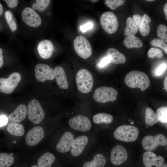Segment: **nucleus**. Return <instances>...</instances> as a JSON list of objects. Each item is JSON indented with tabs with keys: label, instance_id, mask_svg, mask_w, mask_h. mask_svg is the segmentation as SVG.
<instances>
[{
	"label": "nucleus",
	"instance_id": "f257e3e1",
	"mask_svg": "<svg viewBox=\"0 0 167 167\" xmlns=\"http://www.w3.org/2000/svg\"><path fill=\"white\" fill-rule=\"evenodd\" d=\"M124 82L131 88H138L142 91L147 89L150 84L148 77L144 72L138 71H133L126 76Z\"/></svg>",
	"mask_w": 167,
	"mask_h": 167
},
{
	"label": "nucleus",
	"instance_id": "f03ea898",
	"mask_svg": "<svg viewBox=\"0 0 167 167\" xmlns=\"http://www.w3.org/2000/svg\"><path fill=\"white\" fill-rule=\"evenodd\" d=\"M76 82L78 90L83 93H87L92 90L93 78L91 73L87 70L81 69L77 73Z\"/></svg>",
	"mask_w": 167,
	"mask_h": 167
},
{
	"label": "nucleus",
	"instance_id": "7ed1b4c3",
	"mask_svg": "<svg viewBox=\"0 0 167 167\" xmlns=\"http://www.w3.org/2000/svg\"><path fill=\"white\" fill-rule=\"evenodd\" d=\"M139 130L136 127L131 125H124L117 128L113 135L117 139L124 142H133L138 138Z\"/></svg>",
	"mask_w": 167,
	"mask_h": 167
},
{
	"label": "nucleus",
	"instance_id": "20e7f679",
	"mask_svg": "<svg viewBox=\"0 0 167 167\" xmlns=\"http://www.w3.org/2000/svg\"><path fill=\"white\" fill-rule=\"evenodd\" d=\"M118 94L117 91L114 88L102 86L95 90L93 97L97 102L105 103L115 101L117 99Z\"/></svg>",
	"mask_w": 167,
	"mask_h": 167
},
{
	"label": "nucleus",
	"instance_id": "39448f33",
	"mask_svg": "<svg viewBox=\"0 0 167 167\" xmlns=\"http://www.w3.org/2000/svg\"><path fill=\"white\" fill-rule=\"evenodd\" d=\"M27 110L28 119L34 124H39L45 118L44 111L40 103L36 99L29 102Z\"/></svg>",
	"mask_w": 167,
	"mask_h": 167
},
{
	"label": "nucleus",
	"instance_id": "423d86ee",
	"mask_svg": "<svg viewBox=\"0 0 167 167\" xmlns=\"http://www.w3.org/2000/svg\"><path fill=\"white\" fill-rule=\"evenodd\" d=\"M73 46L76 53L82 58L87 59L91 55L92 51L91 44L83 36L79 35L75 37Z\"/></svg>",
	"mask_w": 167,
	"mask_h": 167
},
{
	"label": "nucleus",
	"instance_id": "0eeeda50",
	"mask_svg": "<svg viewBox=\"0 0 167 167\" xmlns=\"http://www.w3.org/2000/svg\"><path fill=\"white\" fill-rule=\"evenodd\" d=\"M21 79L20 74L15 72L10 74L7 78H0V92L6 94L11 93L17 87Z\"/></svg>",
	"mask_w": 167,
	"mask_h": 167
},
{
	"label": "nucleus",
	"instance_id": "6e6552de",
	"mask_svg": "<svg viewBox=\"0 0 167 167\" xmlns=\"http://www.w3.org/2000/svg\"><path fill=\"white\" fill-rule=\"evenodd\" d=\"M101 25L103 29L109 34H113L117 30L118 26L117 18L113 12H104L100 18Z\"/></svg>",
	"mask_w": 167,
	"mask_h": 167
},
{
	"label": "nucleus",
	"instance_id": "1a4fd4ad",
	"mask_svg": "<svg viewBox=\"0 0 167 167\" xmlns=\"http://www.w3.org/2000/svg\"><path fill=\"white\" fill-rule=\"evenodd\" d=\"M143 148L147 151L154 150L159 145L165 146L167 144V139L163 135L159 134L155 136L147 135L142 141Z\"/></svg>",
	"mask_w": 167,
	"mask_h": 167
},
{
	"label": "nucleus",
	"instance_id": "9d476101",
	"mask_svg": "<svg viewBox=\"0 0 167 167\" xmlns=\"http://www.w3.org/2000/svg\"><path fill=\"white\" fill-rule=\"evenodd\" d=\"M21 16L24 23L30 27L37 28L41 24V19L40 15L30 7H26L23 10Z\"/></svg>",
	"mask_w": 167,
	"mask_h": 167
},
{
	"label": "nucleus",
	"instance_id": "9b49d317",
	"mask_svg": "<svg viewBox=\"0 0 167 167\" xmlns=\"http://www.w3.org/2000/svg\"><path fill=\"white\" fill-rule=\"evenodd\" d=\"M34 71L36 79L41 82L55 79L54 70L47 64H37L35 66Z\"/></svg>",
	"mask_w": 167,
	"mask_h": 167
},
{
	"label": "nucleus",
	"instance_id": "f8f14e48",
	"mask_svg": "<svg viewBox=\"0 0 167 167\" xmlns=\"http://www.w3.org/2000/svg\"><path fill=\"white\" fill-rule=\"evenodd\" d=\"M70 126L75 130L86 132L92 127V123L87 117L79 115L71 118L68 121Z\"/></svg>",
	"mask_w": 167,
	"mask_h": 167
},
{
	"label": "nucleus",
	"instance_id": "ddd939ff",
	"mask_svg": "<svg viewBox=\"0 0 167 167\" xmlns=\"http://www.w3.org/2000/svg\"><path fill=\"white\" fill-rule=\"evenodd\" d=\"M45 133L43 128L36 126L30 129L25 137L26 143L28 145L33 146L38 144L43 138Z\"/></svg>",
	"mask_w": 167,
	"mask_h": 167
},
{
	"label": "nucleus",
	"instance_id": "4468645a",
	"mask_svg": "<svg viewBox=\"0 0 167 167\" xmlns=\"http://www.w3.org/2000/svg\"><path fill=\"white\" fill-rule=\"evenodd\" d=\"M128 158L126 150L122 146L117 145L112 149L110 154V160L115 165H120L125 162Z\"/></svg>",
	"mask_w": 167,
	"mask_h": 167
},
{
	"label": "nucleus",
	"instance_id": "2eb2a0df",
	"mask_svg": "<svg viewBox=\"0 0 167 167\" xmlns=\"http://www.w3.org/2000/svg\"><path fill=\"white\" fill-rule=\"evenodd\" d=\"M74 140V135L72 133L69 131L65 132L56 145L57 150L62 153L68 152L70 150Z\"/></svg>",
	"mask_w": 167,
	"mask_h": 167
},
{
	"label": "nucleus",
	"instance_id": "dca6fc26",
	"mask_svg": "<svg viewBox=\"0 0 167 167\" xmlns=\"http://www.w3.org/2000/svg\"><path fill=\"white\" fill-rule=\"evenodd\" d=\"M54 50V45L51 41L49 40L45 39L41 41L37 46L39 55L44 59H48L50 58Z\"/></svg>",
	"mask_w": 167,
	"mask_h": 167
},
{
	"label": "nucleus",
	"instance_id": "f3484780",
	"mask_svg": "<svg viewBox=\"0 0 167 167\" xmlns=\"http://www.w3.org/2000/svg\"><path fill=\"white\" fill-rule=\"evenodd\" d=\"M143 162L146 167H152L155 165L159 167L164 163V158L160 156L156 157V154L151 151H147L143 155Z\"/></svg>",
	"mask_w": 167,
	"mask_h": 167
},
{
	"label": "nucleus",
	"instance_id": "a211bd4d",
	"mask_svg": "<svg viewBox=\"0 0 167 167\" xmlns=\"http://www.w3.org/2000/svg\"><path fill=\"white\" fill-rule=\"evenodd\" d=\"M88 142V138L86 135L78 136L72 143L71 152L74 156H79L83 152Z\"/></svg>",
	"mask_w": 167,
	"mask_h": 167
},
{
	"label": "nucleus",
	"instance_id": "6ab92c4d",
	"mask_svg": "<svg viewBox=\"0 0 167 167\" xmlns=\"http://www.w3.org/2000/svg\"><path fill=\"white\" fill-rule=\"evenodd\" d=\"M27 114L26 105L21 104L17 106L13 113L9 115V119L11 122L19 123L25 119Z\"/></svg>",
	"mask_w": 167,
	"mask_h": 167
},
{
	"label": "nucleus",
	"instance_id": "aec40b11",
	"mask_svg": "<svg viewBox=\"0 0 167 167\" xmlns=\"http://www.w3.org/2000/svg\"><path fill=\"white\" fill-rule=\"evenodd\" d=\"M54 71L55 79H56L58 85L62 89H67L68 83L63 68L61 66H57L55 67Z\"/></svg>",
	"mask_w": 167,
	"mask_h": 167
},
{
	"label": "nucleus",
	"instance_id": "412c9836",
	"mask_svg": "<svg viewBox=\"0 0 167 167\" xmlns=\"http://www.w3.org/2000/svg\"><path fill=\"white\" fill-rule=\"evenodd\" d=\"M107 56L109 57L111 61L116 64H123L126 61L125 56L115 49L109 48L106 52Z\"/></svg>",
	"mask_w": 167,
	"mask_h": 167
},
{
	"label": "nucleus",
	"instance_id": "4be33fe9",
	"mask_svg": "<svg viewBox=\"0 0 167 167\" xmlns=\"http://www.w3.org/2000/svg\"><path fill=\"white\" fill-rule=\"evenodd\" d=\"M55 160L54 155L51 153L47 152L39 158L37 165L39 167H51Z\"/></svg>",
	"mask_w": 167,
	"mask_h": 167
},
{
	"label": "nucleus",
	"instance_id": "5701e85b",
	"mask_svg": "<svg viewBox=\"0 0 167 167\" xmlns=\"http://www.w3.org/2000/svg\"><path fill=\"white\" fill-rule=\"evenodd\" d=\"M106 162L105 156L101 154L95 155L92 160L85 162L83 167H104Z\"/></svg>",
	"mask_w": 167,
	"mask_h": 167
},
{
	"label": "nucleus",
	"instance_id": "b1692460",
	"mask_svg": "<svg viewBox=\"0 0 167 167\" xmlns=\"http://www.w3.org/2000/svg\"><path fill=\"white\" fill-rule=\"evenodd\" d=\"M123 43L128 48H140L143 45L141 40L134 35L126 36L124 39Z\"/></svg>",
	"mask_w": 167,
	"mask_h": 167
},
{
	"label": "nucleus",
	"instance_id": "393cba45",
	"mask_svg": "<svg viewBox=\"0 0 167 167\" xmlns=\"http://www.w3.org/2000/svg\"><path fill=\"white\" fill-rule=\"evenodd\" d=\"M7 130L10 134L17 136H22L25 132L23 125L18 123H10L7 126Z\"/></svg>",
	"mask_w": 167,
	"mask_h": 167
},
{
	"label": "nucleus",
	"instance_id": "a878e982",
	"mask_svg": "<svg viewBox=\"0 0 167 167\" xmlns=\"http://www.w3.org/2000/svg\"><path fill=\"white\" fill-rule=\"evenodd\" d=\"M159 120L156 113L150 107H147L145 110V122L149 126H153L158 122Z\"/></svg>",
	"mask_w": 167,
	"mask_h": 167
},
{
	"label": "nucleus",
	"instance_id": "bb28decb",
	"mask_svg": "<svg viewBox=\"0 0 167 167\" xmlns=\"http://www.w3.org/2000/svg\"><path fill=\"white\" fill-rule=\"evenodd\" d=\"M151 20V18L147 14H144L142 17L139 30L141 34L143 36H147L150 32L149 24Z\"/></svg>",
	"mask_w": 167,
	"mask_h": 167
},
{
	"label": "nucleus",
	"instance_id": "cd10ccee",
	"mask_svg": "<svg viewBox=\"0 0 167 167\" xmlns=\"http://www.w3.org/2000/svg\"><path fill=\"white\" fill-rule=\"evenodd\" d=\"M113 119V118L111 115L105 113L96 114L93 117V122L97 124H109L112 122Z\"/></svg>",
	"mask_w": 167,
	"mask_h": 167
},
{
	"label": "nucleus",
	"instance_id": "c85d7f7f",
	"mask_svg": "<svg viewBox=\"0 0 167 167\" xmlns=\"http://www.w3.org/2000/svg\"><path fill=\"white\" fill-rule=\"evenodd\" d=\"M137 31L138 28L133 19L130 17H128L126 20V26L124 31V35H134Z\"/></svg>",
	"mask_w": 167,
	"mask_h": 167
},
{
	"label": "nucleus",
	"instance_id": "c756f323",
	"mask_svg": "<svg viewBox=\"0 0 167 167\" xmlns=\"http://www.w3.org/2000/svg\"><path fill=\"white\" fill-rule=\"evenodd\" d=\"M14 160L13 157L10 154L0 153V167H10L13 164Z\"/></svg>",
	"mask_w": 167,
	"mask_h": 167
},
{
	"label": "nucleus",
	"instance_id": "7c9ffc66",
	"mask_svg": "<svg viewBox=\"0 0 167 167\" xmlns=\"http://www.w3.org/2000/svg\"><path fill=\"white\" fill-rule=\"evenodd\" d=\"M5 15L10 28L12 32H14L17 29V25L13 14L10 11L7 10L5 11Z\"/></svg>",
	"mask_w": 167,
	"mask_h": 167
},
{
	"label": "nucleus",
	"instance_id": "2f4dec72",
	"mask_svg": "<svg viewBox=\"0 0 167 167\" xmlns=\"http://www.w3.org/2000/svg\"><path fill=\"white\" fill-rule=\"evenodd\" d=\"M50 2L49 0H36V2L32 5V8L40 11H44L49 6Z\"/></svg>",
	"mask_w": 167,
	"mask_h": 167
},
{
	"label": "nucleus",
	"instance_id": "473e14b6",
	"mask_svg": "<svg viewBox=\"0 0 167 167\" xmlns=\"http://www.w3.org/2000/svg\"><path fill=\"white\" fill-rule=\"evenodd\" d=\"M158 118L159 122L166 123L167 122V107L162 106L158 108L156 113Z\"/></svg>",
	"mask_w": 167,
	"mask_h": 167
},
{
	"label": "nucleus",
	"instance_id": "72a5a7b5",
	"mask_svg": "<svg viewBox=\"0 0 167 167\" xmlns=\"http://www.w3.org/2000/svg\"><path fill=\"white\" fill-rule=\"evenodd\" d=\"M157 35L162 41L167 42V27L164 24H160L157 28Z\"/></svg>",
	"mask_w": 167,
	"mask_h": 167
},
{
	"label": "nucleus",
	"instance_id": "f704fd0d",
	"mask_svg": "<svg viewBox=\"0 0 167 167\" xmlns=\"http://www.w3.org/2000/svg\"><path fill=\"white\" fill-rule=\"evenodd\" d=\"M148 57L152 59L161 58L163 57L162 51L160 49L156 48L150 49L148 53Z\"/></svg>",
	"mask_w": 167,
	"mask_h": 167
},
{
	"label": "nucleus",
	"instance_id": "c9c22d12",
	"mask_svg": "<svg viewBox=\"0 0 167 167\" xmlns=\"http://www.w3.org/2000/svg\"><path fill=\"white\" fill-rule=\"evenodd\" d=\"M125 2V0H106L105 3L111 9L114 10L123 5Z\"/></svg>",
	"mask_w": 167,
	"mask_h": 167
},
{
	"label": "nucleus",
	"instance_id": "e433bc0d",
	"mask_svg": "<svg viewBox=\"0 0 167 167\" xmlns=\"http://www.w3.org/2000/svg\"><path fill=\"white\" fill-rule=\"evenodd\" d=\"M151 44L153 46L161 48L167 54V45L162 40L157 38L154 39L151 41Z\"/></svg>",
	"mask_w": 167,
	"mask_h": 167
},
{
	"label": "nucleus",
	"instance_id": "4c0bfd02",
	"mask_svg": "<svg viewBox=\"0 0 167 167\" xmlns=\"http://www.w3.org/2000/svg\"><path fill=\"white\" fill-rule=\"evenodd\" d=\"M93 24L89 22L84 24L81 25L80 28L81 31L84 33L88 30L91 29L93 27Z\"/></svg>",
	"mask_w": 167,
	"mask_h": 167
},
{
	"label": "nucleus",
	"instance_id": "58836bf2",
	"mask_svg": "<svg viewBox=\"0 0 167 167\" xmlns=\"http://www.w3.org/2000/svg\"><path fill=\"white\" fill-rule=\"evenodd\" d=\"M167 68V65L166 64L162 63L160 65L156 71V74L157 76L161 75Z\"/></svg>",
	"mask_w": 167,
	"mask_h": 167
},
{
	"label": "nucleus",
	"instance_id": "ea45409f",
	"mask_svg": "<svg viewBox=\"0 0 167 167\" xmlns=\"http://www.w3.org/2000/svg\"><path fill=\"white\" fill-rule=\"evenodd\" d=\"M7 6L10 8H14L16 7L18 3L17 0H4Z\"/></svg>",
	"mask_w": 167,
	"mask_h": 167
},
{
	"label": "nucleus",
	"instance_id": "a19ab883",
	"mask_svg": "<svg viewBox=\"0 0 167 167\" xmlns=\"http://www.w3.org/2000/svg\"><path fill=\"white\" fill-rule=\"evenodd\" d=\"M111 62L110 58L108 56L104 58L98 64V66L100 68H102Z\"/></svg>",
	"mask_w": 167,
	"mask_h": 167
},
{
	"label": "nucleus",
	"instance_id": "79ce46f5",
	"mask_svg": "<svg viewBox=\"0 0 167 167\" xmlns=\"http://www.w3.org/2000/svg\"><path fill=\"white\" fill-rule=\"evenodd\" d=\"M133 19L137 28L139 29L140 25L142 21V17L139 15L135 14L133 15Z\"/></svg>",
	"mask_w": 167,
	"mask_h": 167
},
{
	"label": "nucleus",
	"instance_id": "37998d69",
	"mask_svg": "<svg viewBox=\"0 0 167 167\" xmlns=\"http://www.w3.org/2000/svg\"><path fill=\"white\" fill-rule=\"evenodd\" d=\"M8 118L5 115L0 116V127L6 125L8 122Z\"/></svg>",
	"mask_w": 167,
	"mask_h": 167
},
{
	"label": "nucleus",
	"instance_id": "c03bdc74",
	"mask_svg": "<svg viewBox=\"0 0 167 167\" xmlns=\"http://www.w3.org/2000/svg\"><path fill=\"white\" fill-rule=\"evenodd\" d=\"M2 50L0 48V68H1L3 64V59L2 55Z\"/></svg>",
	"mask_w": 167,
	"mask_h": 167
},
{
	"label": "nucleus",
	"instance_id": "a18cd8bd",
	"mask_svg": "<svg viewBox=\"0 0 167 167\" xmlns=\"http://www.w3.org/2000/svg\"><path fill=\"white\" fill-rule=\"evenodd\" d=\"M164 88L166 90V91H167V76H166L164 80Z\"/></svg>",
	"mask_w": 167,
	"mask_h": 167
},
{
	"label": "nucleus",
	"instance_id": "49530a36",
	"mask_svg": "<svg viewBox=\"0 0 167 167\" xmlns=\"http://www.w3.org/2000/svg\"><path fill=\"white\" fill-rule=\"evenodd\" d=\"M164 12L166 17V20L167 19V3H166L164 7Z\"/></svg>",
	"mask_w": 167,
	"mask_h": 167
},
{
	"label": "nucleus",
	"instance_id": "de8ad7c7",
	"mask_svg": "<svg viewBox=\"0 0 167 167\" xmlns=\"http://www.w3.org/2000/svg\"><path fill=\"white\" fill-rule=\"evenodd\" d=\"M3 12V9L2 5L0 3V15H2Z\"/></svg>",
	"mask_w": 167,
	"mask_h": 167
},
{
	"label": "nucleus",
	"instance_id": "09e8293b",
	"mask_svg": "<svg viewBox=\"0 0 167 167\" xmlns=\"http://www.w3.org/2000/svg\"><path fill=\"white\" fill-rule=\"evenodd\" d=\"M159 167H167V164L164 165L163 164V165Z\"/></svg>",
	"mask_w": 167,
	"mask_h": 167
},
{
	"label": "nucleus",
	"instance_id": "8fccbe9b",
	"mask_svg": "<svg viewBox=\"0 0 167 167\" xmlns=\"http://www.w3.org/2000/svg\"><path fill=\"white\" fill-rule=\"evenodd\" d=\"M91 1L92 2H96L97 1H98V0H91Z\"/></svg>",
	"mask_w": 167,
	"mask_h": 167
},
{
	"label": "nucleus",
	"instance_id": "3c124183",
	"mask_svg": "<svg viewBox=\"0 0 167 167\" xmlns=\"http://www.w3.org/2000/svg\"><path fill=\"white\" fill-rule=\"evenodd\" d=\"M31 167H39L36 165H32Z\"/></svg>",
	"mask_w": 167,
	"mask_h": 167
},
{
	"label": "nucleus",
	"instance_id": "603ef678",
	"mask_svg": "<svg viewBox=\"0 0 167 167\" xmlns=\"http://www.w3.org/2000/svg\"><path fill=\"white\" fill-rule=\"evenodd\" d=\"M146 1H149V2H151V1H154V0H146Z\"/></svg>",
	"mask_w": 167,
	"mask_h": 167
},
{
	"label": "nucleus",
	"instance_id": "864d4df0",
	"mask_svg": "<svg viewBox=\"0 0 167 167\" xmlns=\"http://www.w3.org/2000/svg\"><path fill=\"white\" fill-rule=\"evenodd\" d=\"M134 123V121H132V122H131V124H133Z\"/></svg>",
	"mask_w": 167,
	"mask_h": 167
},
{
	"label": "nucleus",
	"instance_id": "5fc2aeb1",
	"mask_svg": "<svg viewBox=\"0 0 167 167\" xmlns=\"http://www.w3.org/2000/svg\"><path fill=\"white\" fill-rule=\"evenodd\" d=\"M146 127H147V128H148V126H146Z\"/></svg>",
	"mask_w": 167,
	"mask_h": 167
}]
</instances>
